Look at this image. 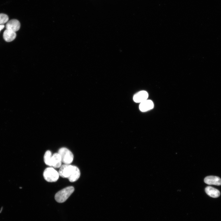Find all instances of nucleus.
<instances>
[{"label":"nucleus","instance_id":"f257e3e1","mask_svg":"<svg viewBox=\"0 0 221 221\" xmlns=\"http://www.w3.org/2000/svg\"><path fill=\"white\" fill-rule=\"evenodd\" d=\"M74 191L73 186H68L57 192L55 196L56 202L62 203L65 201Z\"/></svg>","mask_w":221,"mask_h":221},{"label":"nucleus","instance_id":"f03ea898","mask_svg":"<svg viewBox=\"0 0 221 221\" xmlns=\"http://www.w3.org/2000/svg\"><path fill=\"white\" fill-rule=\"evenodd\" d=\"M60 155L62 161L64 164H70L73 161L74 156L72 153L67 148H60L58 153Z\"/></svg>","mask_w":221,"mask_h":221},{"label":"nucleus","instance_id":"7ed1b4c3","mask_svg":"<svg viewBox=\"0 0 221 221\" xmlns=\"http://www.w3.org/2000/svg\"><path fill=\"white\" fill-rule=\"evenodd\" d=\"M43 175L45 180L48 182L56 181L59 176L58 172L52 167L46 168L43 172Z\"/></svg>","mask_w":221,"mask_h":221},{"label":"nucleus","instance_id":"20e7f679","mask_svg":"<svg viewBox=\"0 0 221 221\" xmlns=\"http://www.w3.org/2000/svg\"><path fill=\"white\" fill-rule=\"evenodd\" d=\"M75 166L69 164L62 165L58 172L59 176L63 178H68L72 174Z\"/></svg>","mask_w":221,"mask_h":221},{"label":"nucleus","instance_id":"39448f33","mask_svg":"<svg viewBox=\"0 0 221 221\" xmlns=\"http://www.w3.org/2000/svg\"><path fill=\"white\" fill-rule=\"evenodd\" d=\"M6 27V29L15 32L19 29L20 24L18 20L13 19L7 22Z\"/></svg>","mask_w":221,"mask_h":221},{"label":"nucleus","instance_id":"423d86ee","mask_svg":"<svg viewBox=\"0 0 221 221\" xmlns=\"http://www.w3.org/2000/svg\"><path fill=\"white\" fill-rule=\"evenodd\" d=\"M148 97L147 92L145 91H139L135 94L133 97V100L136 103H141L147 100Z\"/></svg>","mask_w":221,"mask_h":221},{"label":"nucleus","instance_id":"0eeeda50","mask_svg":"<svg viewBox=\"0 0 221 221\" xmlns=\"http://www.w3.org/2000/svg\"><path fill=\"white\" fill-rule=\"evenodd\" d=\"M204 182L209 185H221V179L219 177L210 176H207L204 179Z\"/></svg>","mask_w":221,"mask_h":221},{"label":"nucleus","instance_id":"6e6552de","mask_svg":"<svg viewBox=\"0 0 221 221\" xmlns=\"http://www.w3.org/2000/svg\"><path fill=\"white\" fill-rule=\"evenodd\" d=\"M154 104L153 101L150 100H146L140 103L139 108L142 112H145L153 109Z\"/></svg>","mask_w":221,"mask_h":221},{"label":"nucleus","instance_id":"1a4fd4ad","mask_svg":"<svg viewBox=\"0 0 221 221\" xmlns=\"http://www.w3.org/2000/svg\"><path fill=\"white\" fill-rule=\"evenodd\" d=\"M62 160L58 153H55L52 155L51 160L52 166L55 168H59L61 165Z\"/></svg>","mask_w":221,"mask_h":221},{"label":"nucleus","instance_id":"9d476101","mask_svg":"<svg viewBox=\"0 0 221 221\" xmlns=\"http://www.w3.org/2000/svg\"><path fill=\"white\" fill-rule=\"evenodd\" d=\"M206 193L210 196L216 198L219 197L220 194L219 191L211 186L207 187L205 189Z\"/></svg>","mask_w":221,"mask_h":221},{"label":"nucleus","instance_id":"9b49d317","mask_svg":"<svg viewBox=\"0 0 221 221\" xmlns=\"http://www.w3.org/2000/svg\"><path fill=\"white\" fill-rule=\"evenodd\" d=\"M16 36L15 32L6 29L3 33V38L6 42H11L14 40Z\"/></svg>","mask_w":221,"mask_h":221},{"label":"nucleus","instance_id":"f8f14e48","mask_svg":"<svg viewBox=\"0 0 221 221\" xmlns=\"http://www.w3.org/2000/svg\"><path fill=\"white\" fill-rule=\"evenodd\" d=\"M80 172L79 169L75 166L74 171L72 175L68 179L71 182H74L77 180L79 178Z\"/></svg>","mask_w":221,"mask_h":221},{"label":"nucleus","instance_id":"ddd939ff","mask_svg":"<svg viewBox=\"0 0 221 221\" xmlns=\"http://www.w3.org/2000/svg\"><path fill=\"white\" fill-rule=\"evenodd\" d=\"M52 155L51 152L49 150L47 151L44 156V161L47 165L52 166L51 160Z\"/></svg>","mask_w":221,"mask_h":221},{"label":"nucleus","instance_id":"4468645a","mask_svg":"<svg viewBox=\"0 0 221 221\" xmlns=\"http://www.w3.org/2000/svg\"><path fill=\"white\" fill-rule=\"evenodd\" d=\"M9 20L8 16L4 14H0V25H2L8 22Z\"/></svg>","mask_w":221,"mask_h":221},{"label":"nucleus","instance_id":"2eb2a0df","mask_svg":"<svg viewBox=\"0 0 221 221\" xmlns=\"http://www.w3.org/2000/svg\"><path fill=\"white\" fill-rule=\"evenodd\" d=\"M4 27V25H0V31L3 29Z\"/></svg>","mask_w":221,"mask_h":221}]
</instances>
